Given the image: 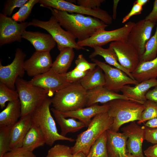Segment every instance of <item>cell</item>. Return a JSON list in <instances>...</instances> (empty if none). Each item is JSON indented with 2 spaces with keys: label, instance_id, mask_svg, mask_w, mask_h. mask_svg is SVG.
<instances>
[{
  "label": "cell",
  "instance_id": "e575fe53",
  "mask_svg": "<svg viewBox=\"0 0 157 157\" xmlns=\"http://www.w3.org/2000/svg\"><path fill=\"white\" fill-rule=\"evenodd\" d=\"M144 104L145 106L142 112L140 120L137 121L139 124L157 117V104L154 102L147 100Z\"/></svg>",
  "mask_w": 157,
  "mask_h": 157
},
{
  "label": "cell",
  "instance_id": "8d00e7d4",
  "mask_svg": "<svg viewBox=\"0 0 157 157\" xmlns=\"http://www.w3.org/2000/svg\"><path fill=\"white\" fill-rule=\"evenodd\" d=\"M71 148L62 144H56L48 151L46 157H72Z\"/></svg>",
  "mask_w": 157,
  "mask_h": 157
},
{
  "label": "cell",
  "instance_id": "f6af8a7d",
  "mask_svg": "<svg viewBox=\"0 0 157 157\" xmlns=\"http://www.w3.org/2000/svg\"><path fill=\"white\" fill-rule=\"evenodd\" d=\"M144 19L156 23L157 22V0H155L154 1L151 11Z\"/></svg>",
  "mask_w": 157,
  "mask_h": 157
},
{
  "label": "cell",
  "instance_id": "7402d4cb",
  "mask_svg": "<svg viewBox=\"0 0 157 157\" xmlns=\"http://www.w3.org/2000/svg\"><path fill=\"white\" fill-rule=\"evenodd\" d=\"M157 85V79L152 78L139 83L134 86L124 85L121 89L122 94L135 101L144 104L147 100L146 95L150 89Z\"/></svg>",
  "mask_w": 157,
  "mask_h": 157
},
{
  "label": "cell",
  "instance_id": "681fc988",
  "mask_svg": "<svg viewBox=\"0 0 157 157\" xmlns=\"http://www.w3.org/2000/svg\"><path fill=\"white\" fill-rule=\"evenodd\" d=\"M119 0H114L113 2V15L112 18L113 19H115L117 16V9L118 3L119 2Z\"/></svg>",
  "mask_w": 157,
  "mask_h": 157
},
{
  "label": "cell",
  "instance_id": "d590c367",
  "mask_svg": "<svg viewBox=\"0 0 157 157\" xmlns=\"http://www.w3.org/2000/svg\"><path fill=\"white\" fill-rule=\"evenodd\" d=\"M12 126L0 127V157H3L5 154L10 150V145Z\"/></svg>",
  "mask_w": 157,
  "mask_h": 157
},
{
  "label": "cell",
  "instance_id": "8fae6325",
  "mask_svg": "<svg viewBox=\"0 0 157 157\" xmlns=\"http://www.w3.org/2000/svg\"><path fill=\"white\" fill-rule=\"evenodd\" d=\"M26 56V54L22 49L17 48L14 59L11 63L3 66L0 61V82L11 89L15 90L17 79L18 77L22 78L24 75V64Z\"/></svg>",
  "mask_w": 157,
  "mask_h": 157
},
{
  "label": "cell",
  "instance_id": "9a60e30c",
  "mask_svg": "<svg viewBox=\"0 0 157 157\" xmlns=\"http://www.w3.org/2000/svg\"><path fill=\"white\" fill-rule=\"evenodd\" d=\"M109 45L115 51L120 65L131 73L140 61V56L137 50L126 42L115 41L111 42Z\"/></svg>",
  "mask_w": 157,
  "mask_h": 157
},
{
  "label": "cell",
  "instance_id": "44dd1931",
  "mask_svg": "<svg viewBox=\"0 0 157 157\" xmlns=\"http://www.w3.org/2000/svg\"><path fill=\"white\" fill-rule=\"evenodd\" d=\"M109 108V105L108 103L102 105H99L97 104L85 108L61 112L64 117L78 119L84 124L86 127H88L92 117L98 114L107 112Z\"/></svg>",
  "mask_w": 157,
  "mask_h": 157
},
{
  "label": "cell",
  "instance_id": "7bdbcfd3",
  "mask_svg": "<svg viewBox=\"0 0 157 157\" xmlns=\"http://www.w3.org/2000/svg\"><path fill=\"white\" fill-rule=\"evenodd\" d=\"M144 140L154 144H157V128H149L144 126Z\"/></svg>",
  "mask_w": 157,
  "mask_h": 157
},
{
  "label": "cell",
  "instance_id": "ba28073f",
  "mask_svg": "<svg viewBox=\"0 0 157 157\" xmlns=\"http://www.w3.org/2000/svg\"><path fill=\"white\" fill-rule=\"evenodd\" d=\"M135 23L131 21L126 23L123 26L111 31L105 29L98 31L88 38L78 41L80 46L93 48L95 46L101 47L111 42H127L129 35Z\"/></svg>",
  "mask_w": 157,
  "mask_h": 157
},
{
  "label": "cell",
  "instance_id": "d6986e66",
  "mask_svg": "<svg viewBox=\"0 0 157 157\" xmlns=\"http://www.w3.org/2000/svg\"><path fill=\"white\" fill-rule=\"evenodd\" d=\"M87 95L86 106L87 107L98 103L105 104L113 100L119 99L135 101L122 94L111 91L104 86L98 87L87 90Z\"/></svg>",
  "mask_w": 157,
  "mask_h": 157
},
{
  "label": "cell",
  "instance_id": "74e56055",
  "mask_svg": "<svg viewBox=\"0 0 157 157\" xmlns=\"http://www.w3.org/2000/svg\"><path fill=\"white\" fill-rule=\"evenodd\" d=\"M28 0H7L4 3L2 13L9 17L14 10L17 8H20Z\"/></svg>",
  "mask_w": 157,
  "mask_h": 157
},
{
  "label": "cell",
  "instance_id": "2e32d148",
  "mask_svg": "<svg viewBox=\"0 0 157 157\" xmlns=\"http://www.w3.org/2000/svg\"><path fill=\"white\" fill-rule=\"evenodd\" d=\"M121 130L127 137L128 153L138 157H144L142 145L144 140V126H141L134 121L123 127Z\"/></svg>",
  "mask_w": 157,
  "mask_h": 157
},
{
  "label": "cell",
  "instance_id": "d6a6232c",
  "mask_svg": "<svg viewBox=\"0 0 157 157\" xmlns=\"http://www.w3.org/2000/svg\"><path fill=\"white\" fill-rule=\"evenodd\" d=\"M39 2V0H28L13 15L12 18L17 22H25L31 14L33 7Z\"/></svg>",
  "mask_w": 157,
  "mask_h": 157
},
{
  "label": "cell",
  "instance_id": "9c48e42d",
  "mask_svg": "<svg viewBox=\"0 0 157 157\" xmlns=\"http://www.w3.org/2000/svg\"><path fill=\"white\" fill-rule=\"evenodd\" d=\"M39 3L42 7H49L70 13L91 16L108 25L112 23V17L106 11L100 8L94 9H88L64 0H39Z\"/></svg>",
  "mask_w": 157,
  "mask_h": 157
},
{
  "label": "cell",
  "instance_id": "ac0fdd59",
  "mask_svg": "<svg viewBox=\"0 0 157 157\" xmlns=\"http://www.w3.org/2000/svg\"><path fill=\"white\" fill-rule=\"evenodd\" d=\"M107 148L109 157H126L127 136L123 133L114 131L111 129L106 131Z\"/></svg>",
  "mask_w": 157,
  "mask_h": 157
},
{
  "label": "cell",
  "instance_id": "f546056e",
  "mask_svg": "<svg viewBox=\"0 0 157 157\" xmlns=\"http://www.w3.org/2000/svg\"><path fill=\"white\" fill-rule=\"evenodd\" d=\"M103 70L97 66L92 70L90 71L79 83L87 90L99 86H104L105 83L104 74Z\"/></svg>",
  "mask_w": 157,
  "mask_h": 157
},
{
  "label": "cell",
  "instance_id": "277c9868",
  "mask_svg": "<svg viewBox=\"0 0 157 157\" xmlns=\"http://www.w3.org/2000/svg\"><path fill=\"white\" fill-rule=\"evenodd\" d=\"M87 90L79 82L71 83L56 92L51 99L53 107L60 112L84 108L87 101Z\"/></svg>",
  "mask_w": 157,
  "mask_h": 157
},
{
  "label": "cell",
  "instance_id": "5bb4252c",
  "mask_svg": "<svg viewBox=\"0 0 157 157\" xmlns=\"http://www.w3.org/2000/svg\"><path fill=\"white\" fill-rule=\"evenodd\" d=\"M29 82L46 91L48 97L52 96L57 91L71 83L68 82L63 74L56 73L50 69L42 74L35 76Z\"/></svg>",
  "mask_w": 157,
  "mask_h": 157
},
{
  "label": "cell",
  "instance_id": "484cf974",
  "mask_svg": "<svg viewBox=\"0 0 157 157\" xmlns=\"http://www.w3.org/2000/svg\"><path fill=\"white\" fill-rule=\"evenodd\" d=\"M56 120L61 129L60 134L66 136L68 133L76 132L85 127V125L80 121H77L73 118L64 117L60 111L53 108H51Z\"/></svg>",
  "mask_w": 157,
  "mask_h": 157
},
{
  "label": "cell",
  "instance_id": "bcb514c9",
  "mask_svg": "<svg viewBox=\"0 0 157 157\" xmlns=\"http://www.w3.org/2000/svg\"><path fill=\"white\" fill-rule=\"evenodd\" d=\"M147 100L151 101L157 104V85L152 90H149L147 93Z\"/></svg>",
  "mask_w": 157,
  "mask_h": 157
},
{
  "label": "cell",
  "instance_id": "6da1fadb",
  "mask_svg": "<svg viewBox=\"0 0 157 157\" xmlns=\"http://www.w3.org/2000/svg\"><path fill=\"white\" fill-rule=\"evenodd\" d=\"M49 9L62 27L78 41L85 40L99 30L105 29L108 25L98 19L85 15L70 13L49 7Z\"/></svg>",
  "mask_w": 157,
  "mask_h": 157
},
{
  "label": "cell",
  "instance_id": "ee69618b",
  "mask_svg": "<svg viewBox=\"0 0 157 157\" xmlns=\"http://www.w3.org/2000/svg\"><path fill=\"white\" fill-rule=\"evenodd\" d=\"M142 10V6L134 2L130 12L123 19L122 23L126 22L133 15L141 14Z\"/></svg>",
  "mask_w": 157,
  "mask_h": 157
},
{
  "label": "cell",
  "instance_id": "ab89813d",
  "mask_svg": "<svg viewBox=\"0 0 157 157\" xmlns=\"http://www.w3.org/2000/svg\"><path fill=\"white\" fill-rule=\"evenodd\" d=\"M89 71L82 72L74 68L72 70L63 74L68 82L70 83H72L79 82Z\"/></svg>",
  "mask_w": 157,
  "mask_h": 157
},
{
  "label": "cell",
  "instance_id": "cb8c5ba5",
  "mask_svg": "<svg viewBox=\"0 0 157 157\" xmlns=\"http://www.w3.org/2000/svg\"><path fill=\"white\" fill-rule=\"evenodd\" d=\"M131 74L139 83L151 79L156 78L157 77V56L150 61H140Z\"/></svg>",
  "mask_w": 157,
  "mask_h": 157
},
{
  "label": "cell",
  "instance_id": "5b68a950",
  "mask_svg": "<svg viewBox=\"0 0 157 157\" xmlns=\"http://www.w3.org/2000/svg\"><path fill=\"white\" fill-rule=\"evenodd\" d=\"M108 103V113L113 119L111 129L116 132L123 124L140 120L145 108L144 104L130 100L117 99Z\"/></svg>",
  "mask_w": 157,
  "mask_h": 157
},
{
  "label": "cell",
  "instance_id": "4dcf8cb0",
  "mask_svg": "<svg viewBox=\"0 0 157 157\" xmlns=\"http://www.w3.org/2000/svg\"><path fill=\"white\" fill-rule=\"evenodd\" d=\"M107 140L106 131L93 143L86 157H109L107 148Z\"/></svg>",
  "mask_w": 157,
  "mask_h": 157
},
{
  "label": "cell",
  "instance_id": "52a82bcc",
  "mask_svg": "<svg viewBox=\"0 0 157 157\" xmlns=\"http://www.w3.org/2000/svg\"><path fill=\"white\" fill-rule=\"evenodd\" d=\"M28 26L41 28L46 30L56 42L60 51L67 47L77 50H87L79 45L76 38L71 34L63 29L55 17L52 15L47 21L34 19L28 22Z\"/></svg>",
  "mask_w": 157,
  "mask_h": 157
},
{
  "label": "cell",
  "instance_id": "7c38bea8",
  "mask_svg": "<svg viewBox=\"0 0 157 157\" xmlns=\"http://www.w3.org/2000/svg\"><path fill=\"white\" fill-rule=\"evenodd\" d=\"M26 22L18 23L12 17L0 13V46L15 42H20L22 35L28 26Z\"/></svg>",
  "mask_w": 157,
  "mask_h": 157
},
{
  "label": "cell",
  "instance_id": "4316f807",
  "mask_svg": "<svg viewBox=\"0 0 157 157\" xmlns=\"http://www.w3.org/2000/svg\"><path fill=\"white\" fill-rule=\"evenodd\" d=\"M94 51L89 56L90 58H94L97 55L102 57L106 62L109 65L115 67L122 71L133 79L135 80L131 73L122 67L119 62L117 56L113 48L110 46L106 49L98 46H95L92 48Z\"/></svg>",
  "mask_w": 157,
  "mask_h": 157
},
{
  "label": "cell",
  "instance_id": "816d5d0a",
  "mask_svg": "<svg viewBox=\"0 0 157 157\" xmlns=\"http://www.w3.org/2000/svg\"><path fill=\"white\" fill-rule=\"evenodd\" d=\"M86 156L83 153L80 152L73 155L72 157H86Z\"/></svg>",
  "mask_w": 157,
  "mask_h": 157
},
{
  "label": "cell",
  "instance_id": "1f68e13d",
  "mask_svg": "<svg viewBox=\"0 0 157 157\" xmlns=\"http://www.w3.org/2000/svg\"><path fill=\"white\" fill-rule=\"evenodd\" d=\"M157 24L154 35L147 42L144 52L140 58V61H147L154 59L157 56Z\"/></svg>",
  "mask_w": 157,
  "mask_h": 157
},
{
  "label": "cell",
  "instance_id": "f1b7e54d",
  "mask_svg": "<svg viewBox=\"0 0 157 157\" xmlns=\"http://www.w3.org/2000/svg\"><path fill=\"white\" fill-rule=\"evenodd\" d=\"M75 56L74 49L65 48L60 51L59 54L53 62L51 69L57 73H65L70 67Z\"/></svg>",
  "mask_w": 157,
  "mask_h": 157
},
{
  "label": "cell",
  "instance_id": "3957f363",
  "mask_svg": "<svg viewBox=\"0 0 157 157\" xmlns=\"http://www.w3.org/2000/svg\"><path fill=\"white\" fill-rule=\"evenodd\" d=\"M51 99L47 97L31 114L32 123L40 129L45 139L46 144L51 146L57 140L74 142V139L63 136L59 134L50 108Z\"/></svg>",
  "mask_w": 157,
  "mask_h": 157
},
{
  "label": "cell",
  "instance_id": "f5cc1de1",
  "mask_svg": "<svg viewBox=\"0 0 157 157\" xmlns=\"http://www.w3.org/2000/svg\"><path fill=\"white\" fill-rule=\"evenodd\" d=\"M126 157H138L136 156H134L132 154L129 153H128Z\"/></svg>",
  "mask_w": 157,
  "mask_h": 157
},
{
  "label": "cell",
  "instance_id": "d4e9b609",
  "mask_svg": "<svg viewBox=\"0 0 157 157\" xmlns=\"http://www.w3.org/2000/svg\"><path fill=\"white\" fill-rule=\"evenodd\" d=\"M21 115L19 99L8 102L5 108L0 113V127L12 126L17 122Z\"/></svg>",
  "mask_w": 157,
  "mask_h": 157
},
{
  "label": "cell",
  "instance_id": "e0dca14e",
  "mask_svg": "<svg viewBox=\"0 0 157 157\" xmlns=\"http://www.w3.org/2000/svg\"><path fill=\"white\" fill-rule=\"evenodd\" d=\"M50 52L36 51L24 61V69L29 76L33 77L51 69L53 62Z\"/></svg>",
  "mask_w": 157,
  "mask_h": 157
},
{
  "label": "cell",
  "instance_id": "4fadbf2b",
  "mask_svg": "<svg viewBox=\"0 0 157 157\" xmlns=\"http://www.w3.org/2000/svg\"><path fill=\"white\" fill-rule=\"evenodd\" d=\"M156 24L144 19L141 20L135 23L129 35L127 42L137 50L140 58L144 52L146 44Z\"/></svg>",
  "mask_w": 157,
  "mask_h": 157
},
{
  "label": "cell",
  "instance_id": "f907efd6",
  "mask_svg": "<svg viewBox=\"0 0 157 157\" xmlns=\"http://www.w3.org/2000/svg\"><path fill=\"white\" fill-rule=\"evenodd\" d=\"M149 1L148 0H137L135 2L142 7Z\"/></svg>",
  "mask_w": 157,
  "mask_h": 157
},
{
  "label": "cell",
  "instance_id": "7dc6e473",
  "mask_svg": "<svg viewBox=\"0 0 157 157\" xmlns=\"http://www.w3.org/2000/svg\"><path fill=\"white\" fill-rule=\"evenodd\" d=\"M146 156L157 157V144L149 147L144 151Z\"/></svg>",
  "mask_w": 157,
  "mask_h": 157
},
{
  "label": "cell",
  "instance_id": "b9f144b4",
  "mask_svg": "<svg viewBox=\"0 0 157 157\" xmlns=\"http://www.w3.org/2000/svg\"><path fill=\"white\" fill-rule=\"evenodd\" d=\"M105 1L104 0H77L78 5L84 8L94 9L98 8Z\"/></svg>",
  "mask_w": 157,
  "mask_h": 157
},
{
  "label": "cell",
  "instance_id": "8992f818",
  "mask_svg": "<svg viewBox=\"0 0 157 157\" xmlns=\"http://www.w3.org/2000/svg\"><path fill=\"white\" fill-rule=\"evenodd\" d=\"M21 108V117L31 114L48 96L46 91L18 77L15 83Z\"/></svg>",
  "mask_w": 157,
  "mask_h": 157
},
{
  "label": "cell",
  "instance_id": "60d3db41",
  "mask_svg": "<svg viewBox=\"0 0 157 157\" xmlns=\"http://www.w3.org/2000/svg\"><path fill=\"white\" fill-rule=\"evenodd\" d=\"M3 157H36L33 152L22 147L13 149L5 154Z\"/></svg>",
  "mask_w": 157,
  "mask_h": 157
},
{
  "label": "cell",
  "instance_id": "603a6c76",
  "mask_svg": "<svg viewBox=\"0 0 157 157\" xmlns=\"http://www.w3.org/2000/svg\"><path fill=\"white\" fill-rule=\"evenodd\" d=\"M22 38L29 41L37 51L50 52L56 44L50 34L38 31L26 30Z\"/></svg>",
  "mask_w": 157,
  "mask_h": 157
},
{
  "label": "cell",
  "instance_id": "ffe728a7",
  "mask_svg": "<svg viewBox=\"0 0 157 157\" xmlns=\"http://www.w3.org/2000/svg\"><path fill=\"white\" fill-rule=\"evenodd\" d=\"M31 114L21 117L10 131V150L22 147L25 138L32 125Z\"/></svg>",
  "mask_w": 157,
  "mask_h": 157
},
{
  "label": "cell",
  "instance_id": "db71d44e",
  "mask_svg": "<svg viewBox=\"0 0 157 157\" xmlns=\"http://www.w3.org/2000/svg\"><path fill=\"white\" fill-rule=\"evenodd\" d=\"M144 157H147V156H145H145H144Z\"/></svg>",
  "mask_w": 157,
  "mask_h": 157
},
{
  "label": "cell",
  "instance_id": "30bf717a",
  "mask_svg": "<svg viewBox=\"0 0 157 157\" xmlns=\"http://www.w3.org/2000/svg\"><path fill=\"white\" fill-rule=\"evenodd\" d=\"M91 60L95 63L104 72L105 83L104 86L108 90L117 93L125 85H136L139 83L131 78L121 70L113 67L105 63L92 58Z\"/></svg>",
  "mask_w": 157,
  "mask_h": 157
},
{
  "label": "cell",
  "instance_id": "83f0119b",
  "mask_svg": "<svg viewBox=\"0 0 157 157\" xmlns=\"http://www.w3.org/2000/svg\"><path fill=\"white\" fill-rule=\"evenodd\" d=\"M45 144H46L45 140L40 129L32 123L31 126L24 140L22 147L33 152L35 149Z\"/></svg>",
  "mask_w": 157,
  "mask_h": 157
},
{
  "label": "cell",
  "instance_id": "836d02e7",
  "mask_svg": "<svg viewBox=\"0 0 157 157\" xmlns=\"http://www.w3.org/2000/svg\"><path fill=\"white\" fill-rule=\"evenodd\" d=\"M19 99L18 94L16 90L11 89L0 82V106L1 109L5 107L7 102L14 101Z\"/></svg>",
  "mask_w": 157,
  "mask_h": 157
},
{
  "label": "cell",
  "instance_id": "7a4b0ae2",
  "mask_svg": "<svg viewBox=\"0 0 157 157\" xmlns=\"http://www.w3.org/2000/svg\"><path fill=\"white\" fill-rule=\"evenodd\" d=\"M113 122L107 112L96 115L87 129L77 135L74 145L71 147L73 155L81 152L87 156L93 143L104 132L111 129Z\"/></svg>",
  "mask_w": 157,
  "mask_h": 157
},
{
  "label": "cell",
  "instance_id": "c3c4849f",
  "mask_svg": "<svg viewBox=\"0 0 157 157\" xmlns=\"http://www.w3.org/2000/svg\"><path fill=\"white\" fill-rule=\"evenodd\" d=\"M144 126L149 128H157V117L146 122Z\"/></svg>",
  "mask_w": 157,
  "mask_h": 157
},
{
  "label": "cell",
  "instance_id": "f35d334b",
  "mask_svg": "<svg viewBox=\"0 0 157 157\" xmlns=\"http://www.w3.org/2000/svg\"><path fill=\"white\" fill-rule=\"evenodd\" d=\"M75 68L82 72L92 70L97 66L95 63L89 62L82 54L78 55L75 60Z\"/></svg>",
  "mask_w": 157,
  "mask_h": 157
}]
</instances>
